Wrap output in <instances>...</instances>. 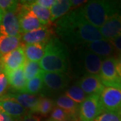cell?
<instances>
[{
    "mask_svg": "<svg viewBox=\"0 0 121 121\" xmlns=\"http://www.w3.org/2000/svg\"><path fill=\"white\" fill-rule=\"evenodd\" d=\"M117 59V69L118 75L121 77V53H120Z\"/></svg>",
    "mask_w": 121,
    "mask_h": 121,
    "instance_id": "8d00e7d4",
    "label": "cell"
},
{
    "mask_svg": "<svg viewBox=\"0 0 121 121\" xmlns=\"http://www.w3.org/2000/svg\"><path fill=\"white\" fill-rule=\"evenodd\" d=\"M55 102L52 99L47 98H40L35 112L40 113L42 115H47L54 108Z\"/></svg>",
    "mask_w": 121,
    "mask_h": 121,
    "instance_id": "4316f807",
    "label": "cell"
},
{
    "mask_svg": "<svg viewBox=\"0 0 121 121\" xmlns=\"http://www.w3.org/2000/svg\"><path fill=\"white\" fill-rule=\"evenodd\" d=\"M8 85V81L6 77V75L2 71L0 74V97L6 90V88Z\"/></svg>",
    "mask_w": 121,
    "mask_h": 121,
    "instance_id": "4dcf8cb0",
    "label": "cell"
},
{
    "mask_svg": "<svg viewBox=\"0 0 121 121\" xmlns=\"http://www.w3.org/2000/svg\"><path fill=\"white\" fill-rule=\"evenodd\" d=\"M24 71L26 80L28 81L40 75L43 70L40 67L39 62L26 60L25 64L24 65Z\"/></svg>",
    "mask_w": 121,
    "mask_h": 121,
    "instance_id": "484cf974",
    "label": "cell"
},
{
    "mask_svg": "<svg viewBox=\"0 0 121 121\" xmlns=\"http://www.w3.org/2000/svg\"><path fill=\"white\" fill-rule=\"evenodd\" d=\"M71 2L68 0H56L51 12V22H55L59 18L64 16L71 9Z\"/></svg>",
    "mask_w": 121,
    "mask_h": 121,
    "instance_id": "603a6c76",
    "label": "cell"
},
{
    "mask_svg": "<svg viewBox=\"0 0 121 121\" xmlns=\"http://www.w3.org/2000/svg\"><path fill=\"white\" fill-rule=\"evenodd\" d=\"M21 37L0 35V59L20 47Z\"/></svg>",
    "mask_w": 121,
    "mask_h": 121,
    "instance_id": "44dd1931",
    "label": "cell"
},
{
    "mask_svg": "<svg viewBox=\"0 0 121 121\" xmlns=\"http://www.w3.org/2000/svg\"><path fill=\"white\" fill-rule=\"evenodd\" d=\"M0 116H1V121H14V119L12 117L9 116L8 114L3 112L1 110H0Z\"/></svg>",
    "mask_w": 121,
    "mask_h": 121,
    "instance_id": "d590c367",
    "label": "cell"
},
{
    "mask_svg": "<svg viewBox=\"0 0 121 121\" xmlns=\"http://www.w3.org/2000/svg\"><path fill=\"white\" fill-rule=\"evenodd\" d=\"M95 121H121V110L104 112L95 118Z\"/></svg>",
    "mask_w": 121,
    "mask_h": 121,
    "instance_id": "f1b7e54d",
    "label": "cell"
},
{
    "mask_svg": "<svg viewBox=\"0 0 121 121\" xmlns=\"http://www.w3.org/2000/svg\"><path fill=\"white\" fill-rule=\"evenodd\" d=\"M35 1L40 6L48 9H50L52 8L53 4L55 3L56 0H37Z\"/></svg>",
    "mask_w": 121,
    "mask_h": 121,
    "instance_id": "d6a6232c",
    "label": "cell"
},
{
    "mask_svg": "<svg viewBox=\"0 0 121 121\" xmlns=\"http://www.w3.org/2000/svg\"><path fill=\"white\" fill-rule=\"evenodd\" d=\"M0 121H1V116H0Z\"/></svg>",
    "mask_w": 121,
    "mask_h": 121,
    "instance_id": "60d3db41",
    "label": "cell"
},
{
    "mask_svg": "<svg viewBox=\"0 0 121 121\" xmlns=\"http://www.w3.org/2000/svg\"><path fill=\"white\" fill-rule=\"evenodd\" d=\"M0 110L15 120H21L26 114V108L11 99H1Z\"/></svg>",
    "mask_w": 121,
    "mask_h": 121,
    "instance_id": "e0dca14e",
    "label": "cell"
},
{
    "mask_svg": "<svg viewBox=\"0 0 121 121\" xmlns=\"http://www.w3.org/2000/svg\"><path fill=\"white\" fill-rule=\"evenodd\" d=\"M102 112L99 104V95H88L79 104L78 114L80 121H95V118Z\"/></svg>",
    "mask_w": 121,
    "mask_h": 121,
    "instance_id": "8992f818",
    "label": "cell"
},
{
    "mask_svg": "<svg viewBox=\"0 0 121 121\" xmlns=\"http://www.w3.org/2000/svg\"><path fill=\"white\" fill-rule=\"evenodd\" d=\"M53 121V120H52V119L49 118V119H48V120H47V121Z\"/></svg>",
    "mask_w": 121,
    "mask_h": 121,
    "instance_id": "ab89813d",
    "label": "cell"
},
{
    "mask_svg": "<svg viewBox=\"0 0 121 121\" xmlns=\"http://www.w3.org/2000/svg\"><path fill=\"white\" fill-rule=\"evenodd\" d=\"M22 35V41L25 44H47L52 38V30L46 26Z\"/></svg>",
    "mask_w": 121,
    "mask_h": 121,
    "instance_id": "2e32d148",
    "label": "cell"
},
{
    "mask_svg": "<svg viewBox=\"0 0 121 121\" xmlns=\"http://www.w3.org/2000/svg\"><path fill=\"white\" fill-rule=\"evenodd\" d=\"M26 61L22 47H20L1 58L2 71L7 75L23 67Z\"/></svg>",
    "mask_w": 121,
    "mask_h": 121,
    "instance_id": "30bf717a",
    "label": "cell"
},
{
    "mask_svg": "<svg viewBox=\"0 0 121 121\" xmlns=\"http://www.w3.org/2000/svg\"><path fill=\"white\" fill-rule=\"evenodd\" d=\"M87 20L99 28L108 20L121 12V1L96 0L87 1L84 6L80 8Z\"/></svg>",
    "mask_w": 121,
    "mask_h": 121,
    "instance_id": "3957f363",
    "label": "cell"
},
{
    "mask_svg": "<svg viewBox=\"0 0 121 121\" xmlns=\"http://www.w3.org/2000/svg\"><path fill=\"white\" fill-rule=\"evenodd\" d=\"M71 61L73 69L76 75L82 77L89 75H99L103 58L86 48L76 47Z\"/></svg>",
    "mask_w": 121,
    "mask_h": 121,
    "instance_id": "277c9868",
    "label": "cell"
},
{
    "mask_svg": "<svg viewBox=\"0 0 121 121\" xmlns=\"http://www.w3.org/2000/svg\"><path fill=\"white\" fill-rule=\"evenodd\" d=\"M19 1L13 0H0V9L4 13L8 12H17Z\"/></svg>",
    "mask_w": 121,
    "mask_h": 121,
    "instance_id": "f546056e",
    "label": "cell"
},
{
    "mask_svg": "<svg viewBox=\"0 0 121 121\" xmlns=\"http://www.w3.org/2000/svg\"><path fill=\"white\" fill-rule=\"evenodd\" d=\"M51 119L55 121H75L72 117L65 112L64 110L56 106L51 111Z\"/></svg>",
    "mask_w": 121,
    "mask_h": 121,
    "instance_id": "83f0119b",
    "label": "cell"
},
{
    "mask_svg": "<svg viewBox=\"0 0 121 121\" xmlns=\"http://www.w3.org/2000/svg\"><path fill=\"white\" fill-rule=\"evenodd\" d=\"M40 98L36 95L20 93V94H8L0 97L1 99H11L17 102L24 108L29 109L30 112H35Z\"/></svg>",
    "mask_w": 121,
    "mask_h": 121,
    "instance_id": "4fadbf2b",
    "label": "cell"
},
{
    "mask_svg": "<svg viewBox=\"0 0 121 121\" xmlns=\"http://www.w3.org/2000/svg\"><path fill=\"white\" fill-rule=\"evenodd\" d=\"M42 73V72H41ZM43 89V80L41 73L33 79L27 81L26 87L22 93L35 95Z\"/></svg>",
    "mask_w": 121,
    "mask_h": 121,
    "instance_id": "cb8c5ba5",
    "label": "cell"
},
{
    "mask_svg": "<svg viewBox=\"0 0 121 121\" xmlns=\"http://www.w3.org/2000/svg\"><path fill=\"white\" fill-rule=\"evenodd\" d=\"M40 65L45 72L66 73L69 66L67 47L57 37L53 36L47 42Z\"/></svg>",
    "mask_w": 121,
    "mask_h": 121,
    "instance_id": "7a4b0ae2",
    "label": "cell"
},
{
    "mask_svg": "<svg viewBox=\"0 0 121 121\" xmlns=\"http://www.w3.org/2000/svg\"><path fill=\"white\" fill-rule=\"evenodd\" d=\"M78 47L86 48L102 58L110 57L114 52V48L112 44L108 40L106 39L99 41L86 43Z\"/></svg>",
    "mask_w": 121,
    "mask_h": 121,
    "instance_id": "5bb4252c",
    "label": "cell"
},
{
    "mask_svg": "<svg viewBox=\"0 0 121 121\" xmlns=\"http://www.w3.org/2000/svg\"><path fill=\"white\" fill-rule=\"evenodd\" d=\"M8 84L14 90L22 93L26 87L27 80L25 78L24 66L6 75Z\"/></svg>",
    "mask_w": 121,
    "mask_h": 121,
    "instance_id": "d6986e66",
    "label": "cell"
},
{
    "mask_svg": "<svg viewBox=\"0 0 121 121\" xmlns=\"http://www.w3.org/2000/svg\"><path fill=\"white\" fill-rule=\"evenodd\" d=\"M109 41L112 44L114 50L121 53V35L111 40H109Z\"/></svg>",
    "mask_w": 121,
    "mask_h": 121,
    "instance_id": "1f68e13d",
    "label": "cell"
},
{
    "mask_svg": "<svg viewBox=\"0 0 121 121\" xmlns=\"http://www.w3.org/2000/svg\"><path fill=\"white\" fill-rule=\"evenodd\" d=\"M46 44H24L22 48L27 60L39 62L44 53Z\"/></svg>",
    "mask_w": 121,
    "mask_h": 121,
    "instance_id": "ffe728a7",
    "label": "cell"
},
{
    "mask_svg": "<svg viewBox=\"0 0 121 121\" xmlns=\"http://www.w3.org/2000/svg\"><path fill=\"white\" fill-rule=\"evenodd\" d=\"M99 104L103 112L121 111V90L117 88L105 87L99 95Z\"/></svg>",
    "mask_w": 121,
    "mask_h": 121,
    "instance_id": "ba28073f",
    "label": "cell"
},
{
    "mask_svg": "<svg viewBox=\"0 0 121 121\" xmlns=\"http://www.w3.org/2000/svg\"><path fill=\"white\" fill-rule=\"evenodd\" d=\"M55 30L65 42L75 47L105 39L99 28L91 24L86 19L80 8L56 20Z\"/></svg>",
    "mask_w": 121,
    "mask_h": 121,
    "instance_id": "6da1fadb",
    "label": "cell"
},
{
    "mask_svg": "<svg viewBox=\"0 0 121 121\" xmlns=\"http://www.w3.org/2000/svg\"><path fill=\"white\" fill-rule=\"evenodd\" d=\"M55 106L62 108L70 114L75 121L77 120V114L79 113V104L65 95H60L55 100Z\"/></svg>",
    "mask_w": 121,
    "mask_h": 121,
    "instance_id": "7402d4cb",
    "label": "cell"
},
{
    "mask_svg": "<svg viewBox=\"0 0 121 121\" xmlns=\"http://www.w3.org/2000/svg\"><path fill=\"white\" fill-rule=\"evenodd\" d=\"M65 95H67L69 98L73 100L75 102L79 104H82L88 96L82 90V89L78 86L77 83L69 87L65 91Z\"/></svg>",
    "mask_w": 121,
    "mask_h": 121,
    "instance_id": "d4e9b609",
    "label": "cell"
},
{
    "mask_svg": "<svg viewBox=\"0 0 121 121\" xmlns=\"http://www.w3.org/2000/svg\"><path fill=\"white\" fill-rule=\"evenodd\" d=\"M17 13L22 35L46 26H44L39 21L37 17L26 8L22 2L19 4Z\"/></svg>",
    "mask_w": 121,
    "mask_h": 121,
    "instance_id": "9c48e42d",
    "label": "cell"
},
{
    "mask_svg": "<svg viewBox=\"0 0 121 121\" xmlns=\"http://www.w3.org/2000/svg\"><path fill=\"white\" fill-rule=\"evenodd\" d=\"M99 77L105 87L121 90V77L117 69V59L114 56L105 58L102 63Z\"/></svg>",
    "mask_w": 121,
    "mask_h": 121,
    "instance_id": "5b68a950",
    "label": "cell"
},
{
    "mask_svg": "<svg viewBox=\"0 0 121 121\" xmlns=\"http://www.w3.org/2000/svg\"><path fill=\"white\" fill-rule=\"evenodd\" d=\"M21 121H40V119L38 117L29 113L26 114L21 119Z\"/></svg>",
    "mask_w": 121,
    "mask_h": 121,
    "instance_id": "836d02e7",
    "label": "cell"
},
{
    "mask_svg": "<svg viewBox=\"0 0 121 121\" xmlns=\"http://www.w3.org/2000/svg\"><path fill=\"white\" fill-rule=\"evenodd\" d=\"M99 30L102 36L108 40L121 35V12L110 17Z\"/></svg>",
    "mask_w": 121,
    "mask_h": 121,
    "instance_id": "9a60e30c",
    "label": "cell"
},
{
    "mask_svg": "<svg viewBox=\"0 0 121 121\" xmlns=\"http://www.w3.org/2000/svg\"><path fill=\"white\" fill-rule=\"evenodd\" d=\"M42 78L43 80V89L50 92H59L69 85L71 78L66 73L45 72L43 71Z\"/></svg>",
    "mask_w": 121,
    "mask_h": 121,
    "instance_id": "52a82bcc",
    "label": "cell"
},
{
    "mask_svg": "<svg viewBox=\"0 0 121 121\" xmlns=\"http://www.w3.org/2000/svg\"><path fill=\"white\" fill-rule=\"evenodd\" d=\"M2 72V66H1V59H0V74Z\"/></svg>",
    "mask_w": 121,
    "mask_h": 121,
    "instance_id": "f35d334b",
    "label": "cell"
},
{
    "mask_svg": "<svg viewBox=\"0 0 121 121\" xmlns=\"http://www.w3.org/2000/svg\"><path fill=\"white\" fill-rule=\"evenodd\" d=\"M22 2L37 17V19L44 26H47L51 22L50 9H48L40 6L35 1H26Z\"/></svg>",
    "mask_w": 121,
    "mask_h": 121,
    "instance_id": "ac0fdd59",
    "label": "cell"
},
{
    "mask_svg": "<svg viewBox=\"0 0 121 121\" xmlns=\"http://www.w3.org/2000/svg\"><path fill=\"white\" fill-rule=\"evenodd\" d=\"M3 16H4V12L0 9V24L1 22V20H2V18H3Z\"/></svg>",
    "mask_w": 121,
    "mask_h": 121,
    "instance_id": "74e56055",
    "label": "cell"
},
{
    "mask_svg": "<svg viewBox=\"0 0 121 121\" xmlns=\"http://www.w3.org/2000/svg\"><path fill=\"white\" fill-rule=\"evenodd\" d=\"M87 95H100L105 86L102 83L99 75H85L77 83Z\"/></svg>",
    "mask_w": 121,
    "mask_h": 121,
    "instance_id": "7c38bea8",
    "label": "cell"
},
{
    "mask_svg": "<svg viewBox=\"0 0 121 121\" xmlns=\"http://www.w3.org/2000/svg\"><path fill=\"white\" fill-rule=\"evenodd\" d=\"M0 35L22 36L17 12H8L4 13L0 24Z\"/></svg>",
    "mask_w": 121,
    "mask_h": 121,
    "instance_id": "8fae6325",
    "label": "cell"
},
{
    "mask_svg": "<svg viewBox=\"0 0 121 121\" xmlns=\"http://www.w3.org/2000/svg\"><path fill=\"white\" fill-rule=\"evenodd\" d=\"M71 7L73 8H77L78 6L82 5L84 3H87V1H83V0H71Z\"/></svg>",
    "mask_w": 121,
    "mask_h": 121,
    "instance_id": "e575fe53",
    "label": "cell"
}]
</instances>
